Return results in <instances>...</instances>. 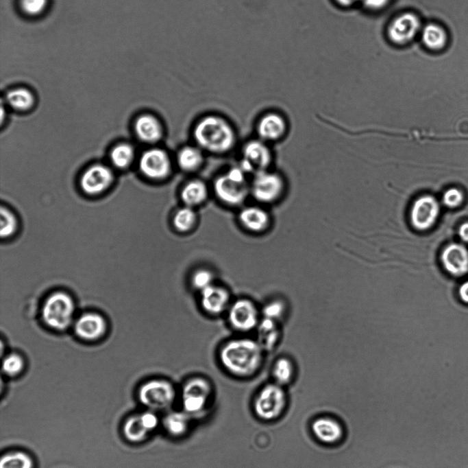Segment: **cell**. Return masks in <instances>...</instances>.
<instances>
[{
	"mask_svg": "<svg viewBox=\"0 0 468 468\" xmlns=\"http://www.w3.org/2000/svg\"><path fill=\"white\" fill-rule=\"evenodd\" d=\"M264 350L258 341L249 338L233 339L220 351L223 368L239 377H250L258 372L263 360Z\"/></svg>",
	"mask_w": 468,
	"mask_h": 468,
	"instance_id": "cell-1",
	"label": "cell"
},
{
	"mask_svg": "<svg viewBox=\"0 0 468 468\" xmlns=\"http://www.w3.org/2000/svg\"><path fill=\"white\" fill-rule=\"evenodd\" d=\"M194 139L199 147L221 154L230 150L235 142V133L230 124L216 115L204 117L195 125Z\"/></svg>",
	"mask_w": 468,
	"mask_h": 468,
	"instance_id": "cell-2",
	"label": "cell"
},
{
	"mask_svg": "<svg viewBox=\"0 0 468 468\" xmlns=\"http://www.w3.org/2000/svg\"><path fill=\"white\" fill-rule=\"evenodd\" d=\"M75 308L74 299L68 292L54 291L45 299L41 305L42 322L55 331H66L73 325Z\"/></svg>",
	"mask_w": 468,
	"mask_h": 468,
	"instance_id": "cell-3",
	"label": "cell"
},
{
	"mask_svg": "<svg viewBox=\"0 0 468 468\" xmlns=\"http://www.w3.org/2000/svg\"><path fill=\"white\" fill-rule=\"evenodd\" d=\"M138 399L149 410H168L175 401L176 390L167 379H152L139 387Z\"/></svg>",
	"mask_w": 468,
	"mask_h": 468,
	"instance_id": "cell-4",
	"label": "cell"
},
{
	"mask_svg": "<svg viewBox=\"0 0 468 468\" xmlns=\"http://www.w3.org/2000/svg\"><path fill=\"white\" fill-rule=\"evenodd\" d=\"M217 197L224 203L238 205L244 201L249 187L245 179V172L240 166L230 168L217 177L214 183Z\"/></svg>",
	"mask_w": 468,
	"mask_h": 468,
	"instance_id": "cell-5",
	"label": "cell"
},
{
	"mask_svg": "<svg viewBox=\"0 0 468 468\" xmlns=\"http://www.w3.org/2000/svg\"><path fill=\"white\" fill-rule=\"evenodd\" d=\"M212 395L210 383L201 377H194L188 379L181 391L182 410L192 418L205 412Z\"/></svg>",
	"mask_w": 468,
	"mask_h": 468,
	"instance_id": "cell-6",
	"label": "cell"
},
{
	"mask_svg": "<svg viewBox=\"0 0 468 468\" xmlns=\"http://www.w3.org/2000/svg\"><path fill=\"white\" fill-rule=\"evenodd\" d=\"M286 406V395L282 386L275 383L264 385L257 393L253 403L256 417L269 421L278 419Z\"/></svg>",
	"mask_w": 468,
	"mask_h": 468,
	"instance_id": "cell-7",
	"label": "cell"
},
{
	"mask_svg": "<svg viewBox=\"0 0 468 468\" xmlns=\"http://www.w3.org/2000/svg\"><path fill=\"white\" fill-rule=\"evenodd\" d=\"M440 211V204L434 196L421 195L413 200L410 207L409 223L416 231H427L435 224Z\"/></svg>",
	"mask_w": 468,
	"mask_h": 468,
	"instance_id": "cell-8",
	"label": "cell"
},
{
	"mask_svg": "<svg viewBox=\"0 0 468 468\" xmlns=\"http://www.w3.org/2000/svg\"><path fill=\"white\" fill-rule=\"evenodd\" d=\"M284 187V181L280 176L263 170L254 174L250 189L257 200L271 202L281 196Z\"/></svg>",
	"mask_w": 468,
	"mask_h": 468,
	"instance_id": "cell-9",
	"label": "cell"
},
{
	"mask_svg": "<svg viewBox=\"0 0 468 468\" xmlns=\"http://www.w3.org/2000/svg\"><path fill=\"white\" fill-rule=\"evenodd\" d=\"M228 320L234 329L243 332L257 327L260 320L256 306L246 299H238L229 306Z\"/></svg>",
	"mask_w": 468,
	"mask_h": 468,
	"instance_id": "cell-10",
	"label": "cell"
},
{
	"mask_svg": "<svg viewBox=\"0 0 468 468\" xmlns=\"http://www.w3.org/2000/svg\"><path fill=\"white\" fill-rule=\"evenodd\" d=\"M73 331L77 338L84 342H96L106 334V319L96 312L82 313L73 323Z\"/></svg>",
	"mask_w": 468,
	"mask_h": 468,
	"instance_id": "cell-11",
	"label": "cell"
},
{
	"mask_svg": "<svg viewBox=\"0 0 468 468\" xmlns=\"http://www.w3.org/2000/svg\"><path fill=\"white\" fill-rule=\"evenodd\" d=\"M158 424L157 415L149 410L128 417L123 423V433L127 441L140 443L144 441Z\"/></svg>",
	"mask_w": 468,
	"mask_h": 468,
	"instance_id": "cell-12",
	"label": "cell"
},
{
	"mask_svg": "<svg viewBox=\"0 0 468 468\" xmlns=\"http://www.w3.org/2000/svg\"><path fill=\"white\" fill-rule=\"evenodd\" d=\"M139 168L146 177L152 180H162L170 174L171 160L164 150L157 148H151L141 155Z\"/></svg>",
	"mask_w": 468,
	"mask_h": 468,
	"instance_id": "cell-13",
	"label": "cell"
},
{
	"mask_svg": "<svg viewBox=\"0 0 468 468\" xmlns=\"http://www.w3.org/2000/svg\"><path fill=\"white\" fill-rule=\"evenodd\" d=\"M270 161L271 153L267 146L261 141L252 140L245 145L239 166L245 173L256 174L266 170Z\"/></svg>",
	"mask_w": 468,
	"mask_h": 468,
	"instance_id": "cell-14",
	"label": "cell"
},
{
	"mask_svg": "<svg viewBox=\"0 0 468 468\" xmlns=\"http://www.w3.org/2000/svg\"><path fill=\"white\" fill-rule=\"evenodd\" d=\"M114 180L112 169L103 164H95L83 173L80 179L82 190L89 195L99 194L106 190Z\"/></svg>",
	"mask_w": 468,
	"mask_h": 468,
	"instance_id": "cell-15",
	"label": "cell"
},
{
	"mask_svg": "<svg viewBox=\"0 0 468 468\" xmlns=\"http://www.w3.org/2000/svg\"><path fill=\"white\" fill-rule=\"evenodd\" d=\"M421 22L412 13H404L395 19L389 27L390 39L397 44H405L410 41L419 32Z\"/></svg>",
	"mask_w": 468,
	"mask_h": 468,
	"instance_id": "cell-16",
	"label": "cell"
},
{
	"mask_svg": "<svg viewBox=\"0 0 468 468\" xmlns=\"http://www.w3.org/2000/svg\"><path fill=\"white\" fill-rule=\"evenodd\" d=\"M441 261L444 269L456 277L468 272V250L460 244L452 243L442 251Z\"/></svg>",
	"mask_w": 468,
	"mask_h": 468,
	"instance_id": "cell-17",
	"label": "cell"
},
{
	"mask_svg": "<svg viewBox=\"0 0 468 468\" xmlns=\"http://www.w3.org/2000/svg\"><path fill=\"white\" fill-rule=\"evenodd\" d=\"M201 304L210 314H219L230 306V294L224 288L212 284L201 292Z\"/></svg>",
	"mask_w": 468,
	"mask_h": 468,
	"instance_id": "cell-18",
	"label": "cell"
},
{
	"mask_svg": "<svg viewBox=\"0 0 468 468\" xmlns=\"http://www.w3.org/2000/svg\"><path fill=\"white\" fill-rule=\"evenodd\" d=\"M286 121L280 115L269 113L264 115L257 126L259 137L263 140L273 141L281 138L286 132Z\"/></svg>",
	"mask_w": 468,
	"mask_h": 468,
	"instance_id": "cell-19",
	"label": "cell"
},
{
	"mask_svg": "<svg viewBox=\"0 0 468 468\" xmlns=\"http://www.w3.org/2000/svg\"><path fill=\"white\" fill-rule=\"evenodd\" d=\"M134 128L138 137L145 143H156L162 136L163 130L160 121L151 114L139 116L135 121Z\"/></svg>",
	"mask_w": 468,
	"mask_h": 468,
	"instance_id": "cell-20",
	"label": "cell"
},
{
	"mask_svg": "<svg viewBox=\"0 0 468 468\" xmlns=\"http://www.w3.org/2000/svg\"><path fill=\"white\" fill-rule=\"evenodd\" d=\"M238 218L242 226L252 232H261L265 230L269 223L267 213L258 207H247L243 209Z\"/></svg>",
	"mask_w": 468,
	"mask_h": 468,
	"instance_id": "cell-21",
	"label": "cell"
},
{
	"mask_svg": "<svg viewBox=\"0 0 468 468\" xmlns=\"http://www.w3.org/2000/svg\"><path fill=\"white\" fill-rule=\"evenodd\" d=\"M192 419L182 410L170 411L164 417L162 424L165 431L171 436L180 438L187 434Z\"/></svg>",
	"mask_w": 468,
	"mask_h": 468,
	"instance_id": "cell-22",
	"label": "cell"
},
{
	"mask_svg": "<svg viewBox=\"0 0 468 468\" xmlns=\"http://www.w3.org/2000/svg\"><path fill=\"white\" fill-rule=\"evenodd\" d=\"M5 102L10 108L19 111L29 110L35 103L33 92L25 86H15L5 94Z\"/></svg>",
	"mask_w": 468,
	"mask_h": 468,
	"instance_id": "cell-23",
	"label": "cell"
},
{
	"mask_svg": "<svg viewBox=\"0 0 468 468\" xmlns=\"http://www.w3.org/2000/svg\"><path fill=\"white\" fill-rule=\"evenodd\" d=\"M258 342L264 351L274 348L280 338L278 322L263 318L258 326Z\"/></svg>",
	"mask_w": 468,
	"mask_h": 468,
	"instance_id": "cell-24",
	"label": "cell"
},
{
	"mask_svg": "<svg viewBox=\"0 0 468 468\" xmlns=\"http://www.w3.org/2000/svg\"><path fill=\"white\" fill-rule=\"evenodd\" d=\"M312 431L318 439L327 443L338 441L342 434L339 424L328 418H320L315 421Z\"/></svg>",
	"mask_w": 468,
	"mask_h": 468,
	"instance_id": "cell-25",
	"label": "cell"
},
{
	"mask_svg": "<svg viewBox=\"0 0 468 468\" xmlns=\"http://www.w3.org/2000/svg\"><path fill=\"white\" fill-rule=\"evenodd\" d=\"M208 196L206 184L200 180H192L186 183L181 191L180 197L186 206L193 207L201 204Z\"/></svg>",
	"mask_w": 468,
	"mask_h": 468,
	"instance_id": "cell-26",
	"label": "cell"
},
{
	"mask_svg": "<svg viewBox=\"0 0 468 468\" xmlns=\"http://www.w3.org/2000/svg\"><path fill=\"white\" fill-rule=\"evenodd\" d=\"M421 36L424 45L432 50L444 48L448 39L445 29L436 23L426 25L422 30Z\"/></svg>",
	"mask_w": 468,
	"mask_h": 468,
	"instance_id": "cell-27",
	"label": "cell"
},
{
	"mask_svg": "<svg viewBox=\"0 0 468 468\" xmlns=\"http://www.w3.org/2000/svg\"><path fill=\"white\" fill-rule=\"evenodd\" d=\"M203 161L202 152L198 147L185 146L179 151L177 156L179 167L186 172L196 170L201 165Z\"/></svg>",
	"mask_w": 468,
	"mask_h": 468,
	"instance_id": "cell-28",
	"label": "cell"
},
{
	"mask_svg": "<svg viewBox=\"0 0 468 468\" xmlns=\"http://www.w3.org/2000/svg\"><path fill=\"white\" fill-rule=\"evenodd\" d=\"M16 6L22 16L28 19H36L47 12L49 0H16Z\"/></svg>",
	"mask_w": 468,
	"mask_h": 468,
	"instance_id": "cell-29",
	"label": "cell"
},
{
	"mask_svg": "<svg viewBox=\"0 0 468 468\" xmlns=\"http://www.w3.org/2000/svg\"><path fill=\"white\" fill-rule=\"evenodd\" d=\"M0 468H34V461L26 452L14 451L1 456Z\"/></svg>",
	"mask_w": 468,
	"mask_h": 468,
	"instance_id": "cell-30",
	"label": "cell"
},
{
	"mask_svg": "<svg viewBox=\"0 0 468 468\" xmlns=\"http://www.w3.org/2000/svg\"><path fill=\"white\" fill-rule=\"evenodd\" d=\"M134 156V150L133 147L125 143L116 145L110 152L112 163L119 169L128 167L132 163Z\"/></svg>",
	"mask_w": 468,
	"mask_h": 468,
	"instance_id": "cell-31",
	"label": "cell"
},
{
	"mask_svg": "<svg viewBox=\"0 0 468 468\" xmlns=\"http://www.w3.org/2000/svg\"><path fill=\"white\" fill-rule=\"evenodd\" d=\"M196 219V213L193 208L185 205L177 210L173 218V223L177 231L184 233L192 229Z\"/></svg>",
	"mask_w": 468,
	"mask_h": 468,
	"instance_id": "cell-32",
	"label": "cell"
},
{
	"mask_svg": "<svg viewBox=\"0 0 468 468\" xmlns=\"http://www.w3.org/2000/svg\"><path fill=\"white\" fill-rule=\"evenodd\" d=\"M293 364L290 359L284 357L279 358L273 368L275 382L280 386L288 384L293 377Z\"/></svg>",
	"mask_w": 468,
	"mask_h": 468,
	"instance_id": "cell-33",
	"label": "cell"
},
{
	"mask_svg": "<svg viewBox=\"0 0 468 468\" xmlns=\"http://www.w3.org/2000/svg\"><path fill=\"white\" fill-rule=\"evenodd\" d=\"M24 367V358L17 353H8L3 358L1 371L8 377L19 375L22 373Z\"/></svg>",
	"mask_w": 468,
	"mask_h": 468,
	"instance_id": "cell-34",
	"label": "cell"
},
{
	"mask_svg": "<svg viewBox=\"0 0 468 468\" xmlns=\"http://www.w3.org/2000/svg\"><path fill=\"white\" fill-rule=\"evenodd\" d=\"M17 229V220L15 215L5 207L1 208V237L8 238L13 235Z\"/></svg>",
	"mask_w": 468,
	"mask_h": 468,
	"instance_id": "cell-35",
	"label": "cell"
},
{
	"mask_svg": "<svg viewBox=\"0 0 468 468\" xmlns=\"http://www.w3.org/2000/svg\"><path fill=\"white\" fill-rule=\"evenodd\" d=\"M213 281V273L206 268L195 270L191 277L193 287L200 292L214 284Z\"/></svg>",
	"mask_w": 468,
	"mask_h": 468,
	"instance_id": "cell-36",
	"label": "cell"
},
{
	"mask_svg": "<svg viewBox=\"0 0 468 468\" xmlns=\"http://www.w3.org/2000/svg\"><path fill=\"white\" fill-rule=\"evenodd\" d=\"M285 304L280 300H273L267 303L262 309L263 318L278 322L285 313Z\"/></svg>",
	"mask_w": 468,
	"mask_h": 468,
	"instance_id": "cell-37",
	"label": "cell"
},
{
	"mask_svg": "<svg viewBox=\"0 0 468 468\" xmlns=\"http://www.w3.org/2000/svg\"><path fill=\"white\" fill-rule=\"evenodd\" d=\"M463 200V194L462 191L454 187L447 189L442 196L443 204L449 208H456L458 207L461 204Z\"/></svg>",
	"mask_w": 468,
	"mask_h": 468,
	"instance_id": "cell-38",
	"label": "cell"
},
{
	"mask_svg": "<svg viewBox=\"0 0 468 468\" xmlns=\"http://www.w3.org/2000/svg\"><path fill=\"white\" fill-rule=\"evenodd\" d=\"M367 8L373 10L380 9L384 7L389 0H359Z\"/></svg>",
	"mask_w": 468,
	"mask_h": 468,
	"instance_id": "cell-39",
	"label": "cell"
},
{
	"mask_svg": "<svg viewBox=\"0 0 468 468\" xmlns=\"http://www.w3.org/2000/svg\"><path fill=\"white\" fill-rule=\"evenodd\" d=\"M458 294L463 302L468 303V280L460 285L458 290Z\"/></svg>",
	"mask_w": 468,
	"mask_h": 468,
	"instance_id": "cell-40",
	"label": "cell"
},
{
	"mask_svg": "<svg viewBox=\"0 0 468 468\" xmlns=\"http://www.w3.org/2000/svg\"><path fill=\"white\" fill-rule=\"evenodd\" d=\"M460 239L466 243H468V222L463 223L458 228V231Z\"/></svg>",
	"mask_w": 468,
	"mask_h": 468,
	"instance_id": "cell-41",
	"label": "cell"
},
{
	"mask_svg": "<svg viewBox=\"0 0 468 468\" xmlns=\"http://www.w3.org/2000/svg\"><path fill=\"white\" fill-rule=\"evenodd\" d=\"M338 3L343 5H349L359 0H336Z\"/></svg>",
	"mask_w": 468,
	"mask_h": 468,
	"instance_id": "cell-42",
	"label": "cell"
}]
</instances>
